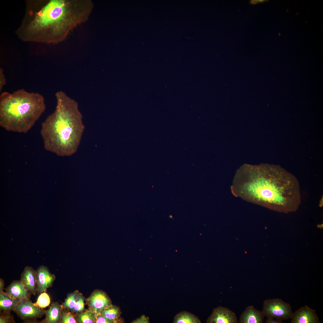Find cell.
Wrapping results in <instances>:
<instances>
[{"label":"cell","mask_w":323,"mask_h":323,"mask_svg":"<svg viewBox=\"0 0 323 323\" xmlns=\"http://www.w3.org/2000/svg\"><path fill=\"white\" fill-rule=\"evenodd\" d=\"M36 271L30 266H26L22 273L20 280L25 288L31 294L37 293Z\"/></svg>","instance_id":"8fae6325"},{"label":"cell","mask_w":323,"mask_h":323,"mask_svg":"<svg viewBox=\"0 0 323 323\" xmlns=\"http://www.w3.org/2000/svg\"><path fill=\"white\" fill-rule=\"evenodd\" d=\"M20 299L11 297L4 292L0 293V310L1 312L13 311Z\"/></svg>","instance_id":"9a60e30c"},{"label":"cell","mask_w":323,"mask_h":323,"mask_svg":"<svg viewBox=\"0 0 323 323\" xmlns=\"http://www.w3.org/2000/svg\"><path fill=\"white\" fill-rule=\"evenodd\" d=\"M0 316V323H14L13 316L10 312H1Z\"/></svg>","instance_id":"603a6c76"},{"label":"cell","mask_w":323,"mask_h":323,"mask_svg":"<svg viewBox=\"0 0 323 323\" xmlns=\"http://www.w3.org/2000/svg\"><path fill=\"white\" fill-rule=\"evenodd\" d=\"M264 316L262 311H260L253 306L246 307L240 315L239 323H262Z\"/></svg>","instance_id":"4fadbf2b"},{"label":"cell","mask_w":323,"mask_h":323,"mask_svg":"<svg viewBox=\"0 0 323 323\" xmlns=\"http://www.w3.org/2000/svg\"><path fill=\"white\" fill-rule=\"evenodd\" d=\"M231 189L236 196L280 212L295 211L301 202L298 179L278 167H242L235 175Z\"/></svg>","instance_id":"7a4b0ae2"},{"label":"cell","mask_w":323,"mask_h":323,"mask_svg":"<svg viewBox=\"0 0 323 323\" xmlns=\"http://www.w3.org/2000/svg\"><path fill=\"white\" fill-rule=\"evenodd\" d=\"M291 323H319V319L315 310L307 305L302 307L293 313Z\"/></svg>","instance_id":"30bf717a"},{"label":"cell","mask_w":323,"mask_h":323,"mask_svg":"<svg viewBox=\"0 0 323 323\" xmlns=\"http://www.w3.org/2000/svg\"><path fill=\"white\" fill-rule=\"evenodd\" d=\"M77 321L74 317L72 313L63 307L62 312L61 323H75Z\"/></svg>","instance_id":"44dd1931"},{"label":"cell","mask_w":323,"mask_h":323,"mask_svg":"<svg viewBox=\"0 0 323 323\" xmlns=\"http://www.w3.org/2000/svg\"><path fill=\"white\" fill-rule=\"evenodd\" d=\"M265 323H283V322H280L273 318H267L266 319Z\"/></svg>","instance_id":"4316f807"},{"label":"cell","mask_w":323,"mask_h":323,"mask_svg":"<svg viewBox=\"0 0 323 323\" xmlns=\"http://www.w3.org/2000/svg\"><path fill=\"white\" fill-rule=\"evenodd\" d=\"M36 271L37 293L38 294L52 286L55 276L50 272L47 267L43 265L39 266Z\"/></svg>","instance_id":"9c48e42d"},{"label":"cell","mask_w":323,"mask_h":323,"mask_svg":"<svg viewBox=\"0 0 323 323\" xmlns=\"http://www.w3.org/2000/svg\"><path fill=\"white\" fill-rule=\"evenodd\" d=\"M95 314L89 310L81 312L78 316V322L81 323H95Z\"/></svg>","instance_id":"d6986e66"},{"label":"cell","mask_w":323,"mask_h":323,"mask_svg":"<svg viewBox=\"0 0 323 323\" xmlns=\"http://www.w3.org/2000/svg\"><path fill=\"white\" fill-rule=\"evenodd\" d=\"M13 311L22 320L34 322L45 315L46 310L36 306L30 299H24L20 300Z\"/></svg>","instance_id":"8992f818"},{"label":"cell","mask_w":323,"mask_h":323,"mask_svg":"<svg viewBox=\"0 0 323 323\" xmlns=\"http://www.w3.org/2000/svg\"><path fill=\"white\" fill-rule=\"evenodd\" d=\"M6 83V79L4 73V71L1 68H0V92L2 90L4 86Z\"/></svg>","instance_id":"d4e9b609"},{"label":"cell","mask_w":323,"mask_h":323,"mask_svg":"<svg viewBox=\"0 0 323 323\" xmlns=\"http://www.w3.org/2000/svg\"><path fill=\"white\" fill-rule=\"evenodd\" d=\"M96 323H113L112 321L107 318L101 314L95 315Z\"/></svg>","instance_id":"cb8c5ba5"},{"label":"cell","mask_w":323,"mask_h":323,"mask_svg":"<svg viewBox=\"0 0 323 323\" xmlns=\"http://www.w3.org/2000/svg\"><path fill=\"white\" fill-rule=\"evenodd\" d=\"M148 322L149 319L148 318L143 315L139 319L135 320L134 323H148Z\"/></svg>","instance_id":"484cf974"},{"label":"cell","mask_w":323,"mask_h":323,"mask_svg":"<svg viewBox=\"0 0 323 323\" xmlns=\"http://www.w3.org/2000/svg\"><path fill=\"white\" fill-rule=\"evenodd\" d=\"M84 297L83 295L79 293L78 298L74 307L72 310L73 313L83 312L84 310Z\"/></svg>","instance_id":"7402d4cb"},{"label":"cell","mask_w":323,"mask_h":323,"mask_svg":"<svg viewBox=\"0 0 323 323\" xmlns=\"http://www.w3.org/2000/svg\"><path fill=\"white\" fill-rule=\"evenodd\" d=\"M262 311L265 317L273 318L281 322L291 319L293 313L290 304L279 298L265 300Z\"/></svg>","instance_id":"5b68a950"},{"label":"cell","mask_w":323,"mask_h":323,"mask_svg":"<svg viewBox=\"0 0 323 323\" xmlns=\"http://www.w3.org/2000/svg\"><path fill=\"white\" fill-rule=\"evenodd\" d=\"M46 109L44 97L24 89L0 95V125L8 131L26 133Z\"/></svg>","instance_id":"277c9868"},{"label":"cell","mask_w":323,"mask_h":323,"mask_svg":"<svg viewBox=\"0 0 323 323\" xmlns=\"http://www.w3.org/2000/svg\"><path fill=\"white\" fill-rule=\"evenodd\" d=\"M4 293L13 298L19 299H30L31 294L27 290L21 280L13 281L5 289Z\"/></svg>","instance_id":"7c38bea8"},{"label":"cell","mask_w":323,"mask_h":323,"mask_svg":"<svg viewBox=\"0 0 323 323\" xmlns=\"http://www.w3.org/2000/svg\"><path fill=\"white\" fill-rule=\"evenodd\" d=\"M264 0H252L250 1V3L252 4H255L258 3H261L264 2Z\"/></svg>","instance_id":"f1b7e54d"},{"label":"cell","mask_w":323,"mask_h":323,"mask_svg":"<svg viewBox=\"0 0 323 323\" xmlns=\"http://www.w3.org/2000/svg\"><path fill=\"white\" fill-rule=\"evenodd\" d=\"M25 13L16 33L25 42L57 43L64 40L92 12L90 0H33L26 1Z\"/></svg>","instance_id":"6da1fadb"},{"label":"cell","mask_w":323,"mask_h":323,"mask_svg":"<svg viewBox=\"0 0 323 323\" xmlns=\"http://www.w3.org/2000/svg\"><path fill=\"white\" fill-rule=\"evenodd\" d=\"M174 323H200L199 318L194 314L185 311H182L174 316Z\"/></svg>","instance_id":"e0dca14e"},{"label":"cell","mask_w":323,"mask_h":323,"mask_svg":"<svg viewBox=\"0 0 323 323\" xmlns=\"http://www.w3.org/2000/svg\"><path fill=\"white\" fill-rule=\"evenodd\" d=\"M101 314L112 321L113 323H122L124 322L121 316V313L120 308L112 304L104 309Z\"/></svg>","instance_id":"2e32d148"},{"label":"cell","mask_w":323,"mask_h":323,"mask_svg":"<svg viewBox=\"0 0 323 323\" xmlns=\"http://www.w3.org/2000/svg\"><path fill=\"white\" fill-rule=\"evenodd\" d=\"M4 286V282L2 278L0 279V293L4 292L3 289Z\"/></svg>","instance_id":"83f0119b"},{"label":"cell","mask_w":323,"mask_h":323,"mask_svg":"<svg viewBox=\"0 0 323 323\" xmlns=\"http://www.w3.org/2000/svg\"><path fill=\"white\" fill-rule=\"evenodd\" d=\"M79 293L77 291L68 294L63 303V307L68 310H72L77 300Z\"/></svg>","instance_id":"ac0fdd59"},{"label":"cell","mask_w":323,"mask_h":323,"mask_svg":"<svg viewBox=\"0 0 323 323\" xmlns=\"http://www.w3.org/2000/svg\"><path fill=\"white\" fill-rule=\"evenodd\" d=\"M54 111L42 123L40 134L46 150L59 155L71 153L81 132V116L77 103L62 91L55 94Z\"/></svg>","instance_id":"3957f363"},{"label":"cell","mask_w":323,"mask_h":323,"mask_svg":"<svg viewBox=\"0 0 323 323\" xmlns=\"http://www.w3.org/2000/svg\"><path fill=\"white\" fill-rule=\"evenodd\" d=\"M207 323H237L235 313L228 308L219 306L214 309L206 321Z\"/></svg>","instance_id":"ba28073f"},{"label":"cell","mask_w":323,"mask_h":323,"mask_svg":"<svg viewBox=\"0 0 323 323\" xmlns=\"http://www.w3.org/2000/svg\"><path fill=\"white\" fill-rule=\"evenodd\" d=\"M63 308V305H60L58 302H53L49 309L46 310L45 318L40 323H60Z\"/></svg>","instance_id":"5bb4252c"},{"label":"cell","mask_w":323,"mask_h":323,"mask_svg":"<svg viewBox=\"0 0 323 323\" xmlns=\"http://www.w3.org/2000/svg\"><path fill=\"white\" fill-rule=\"evenodd\" d=\"M89 310L95 314H101L106 308L112 304L110 299L104 292L96 290L86 299Z\"/></svg>","instance_id":"52a82bcc"},{"label":"cell","mask_w":323,"mask_h":323,"mask_svg":"<svg viewBox=\"0 0 323 323\" xmlns=\"http://www.w3.org/2000/svg\"><path fill=\"white\" fill-rule=\"evenodd\" d=\"M50 298L48 295L44 292L40 293L34 304L38 307L43 309L48 306L50 303Z\"/></svg>","instance_id":"ffe728a7"}]
</instances>
